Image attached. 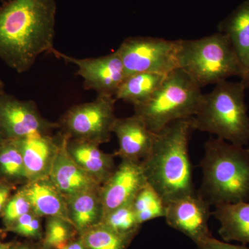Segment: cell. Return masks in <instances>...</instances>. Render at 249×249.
Masks as SVG:
<instances>
[{
  "label": "cell",
  "instance_id": "1",
  "mask_svg": "<svg viewBox=\"0 0 249 249\" xmlns=\"http://www.w3.org/2000/svg\"><path fill=\"white\" fill-rule=\"evenodd\" d=\"M56 0H9L0 6V59L19 73L54 47Z\"/></svg>",
  "mask_w": 249,
  "mask_h": 249
},
{
  "label": "cell",
  "instance_id": "2",
  "mask_svg": "<svg viewBox=\"0 0 249 249\" xmlns=\"http://www.w3.org/2000/svg\"><path fill=\"white\" fill-rule=\"evenodd\" d=\"M191 119L172 123L156 134L151 152L142 161L147 183L165 205L196 192L189 156Z\"/></svg>",
  "mask_w": 249,
  "mask_h": 249
},
{
  "label": "cell",
  "instance_id": "3",
  "mask_svg": "<svg viewBox=\"0 0 249 249\" xmlns=\"http://www.w3.org/2000/svg\"><path fill=\"white\" fill-rule=\"evenodd\" d=\"M199 192L211 206L249 201V150L218 138L204 145Z\"/></svg>",
  "mask_w": 249,
  "mask_h": 249
},
{
  "label": "cell",
  "instance_id": "4",
  "mask_svg": "<svg viewBox=\"0 0 249 249\" xmlns=\"http://www.w3.org/2000/svg\"><path fill=\"white\" fill-rule=\"evenodd\" d=\"M242 82L224 80L203 94L199 109L191 118L194 130L214 134L236 145L249 143V116Z\"/></svg>",
  "mask_w": 249,
  "mask_h": 249
},
{
  "label": "cell",
  "instance_id": "5",
  "mask_svg": "<svg viewBox=\"0 0 249 249\" xmlns=\"http://www.w3.org/2000/svg\"><path fill=\"white\" fill-rule=\"evenodd\" d=\"M201 88L181 69L165 76L162 84L146 102L134 106V114L142 119L154 133L168 124L193 117L200 106Z\"/></svg>",
  "mask_w": 249,
  "mask_h": 249
},
{
  "label": "cell",
  "instance_id": "6",
  "mask_svg": "<svg viewBox=\"0 0 249 249\" xmlns=\"http://www.w3.org/2000/svg\"><path fill=\"white\" fill-rule=\"evenodd\" d=\"M179 69L200 88L241 76L240 64L227 35L218 31L196 40H182Z\"/></svg>",
  "mask_w": 249,
  "mask_h": 249
},
{
  "label": "cell",
  "instance_id": "7",
  "mask_svg": "<svg viewBox=\"0 0 249 249\" xmlns=\"http://www.w3.org/2000/svg\"><path fill=\"white\" fill-rule=\"evenodd\" d=\"M114 96L97 95L91 102L70 107L58 121L59 128L69 138L101 145L110 141L115 124Z\"/></svg>",
  "mask_w": 249,
  "mask_h": 249
},
{
  "label": "cell",
  "instance_id": "8",
  "mask_svg": "<svg viewBox=\"0 0 249 249\" xmlns=\"http://www.w3.org/2000/svg\"><path fill=\"white\" fill-rule=\"evenodd\" d=\"M181 43V39L129 37L123 41L116 52L124 64L126 76L137 73L168 74L179 69Z\"/></svg>",
  "mask_w": 249,
  "mask_h": 249
},
{
  "label": "cell",
  "instance_id": "9",
  "mask_svg": "<svg viewBox=\"0 0 249 249\" xmlns=\"http://www.w3.org/2000/svg\"><path fill=\"white\" fill-rule=\"evenodd\" d=\"M52 54L67 63L76 65V74L83 78L85 89L93 90L97 95L114 97L126 77L124 64L116 51L103 56L89 58H74L55 49Z\"/></svg>",
  "mask_w": 249,
  "mask_h": 249
},
{
  "label": "cell",
  "instance_id": "10",
  "mask_svg": "<svg viewBox=\"0 0 249 249\" xmlns=\"http://www.w3.org/2000/svg\"><path fill=\"white\" fill-rule=\"evenodd\" d=\"M58 123L45 119L32 101H22L14 95L0 92V130L6 139L23 138L34 133L51 134Z\"/></svg>",
  "mask_w": 249,
  "mask_h": 249
},
{
  "label": "cell",
  "instance_id": "11",
  "mask_svg": "<svg viewBox=\"0 0 249 249\" xmlns=\"http://www.w3.org/2000/svg\"><path fill=\"white\" fill-rule=\"evenodd\" d=\"M211 205L199 191L181 196L166 205L165 218L175 228L199 244L210 235L208 222Z\"/></svg>",
  "mask_w": 249,
  "mask_h": 249
},
{
  "label": "cell",
  "instance_id": "12",
  "mask_svg": "<svg viewBox=\"0 0 249 249\" xmlns=\"http://www.w3.org/2000/svg\"><path fill=\"white\" fill-rule=\"evenodd\" d=\"M147 183L142 162L121 160L114 173L100 188L103 217L114 210L132 203Z\"/></svg>",
  "mask_w": 249,
  "mask_h": 249
},
{
  "label": "cell",
  "instance_id": "13",
  "mask_svg": "<svg viewBox=\"0 0 249 249\" xmlns=\"http://www.w3.org/2000/svg\"><path fill=\"white\" fill-rule=\"evenodd\" d=\"M64 134L34 133L16 140L22 152L29 181L48 178L61 147Z\"/></svg>",
  "mask_w": 249,
  "mask_h": 249
},
{
  "label": "cell",
  "instance_id": "14",
  "mask_svg": "<svg viewBox=\"0 0 249 249\" xmlns=\"http://www.w3.org/2000/svg\"><path fill=\"white\" fill-rule=\"evenodd\" d=\"M113 133L117 137L119 148L114 154L121 160L142 162L149 155L153 147L156 133L147 127L137 114L117 118Z\"/></svg>",
  "mask_w": 249,
  "mask_h": 249
},
{
  "label": "cell",
  "instance_id": "15",
  "mask_svg": "<svg viewBox=\"0 0 249 249\" xmlns=\"http://www.w3.org/2000/svg\"><path fill=\"white\" fill-rule=\"evenodd\" d=\"M65 139L66 135L64 134L61 147L49 178L65 198L83 192L98 191L101 185L80 168L67 154Z\"/></svg>",
  "mask_w": 249,
  "mask_h": 249
},
{
  "label": "cell",
  "instance_id": "16",
  "mask_svg": "<svg viewBox=\"0 0 249 249\" xmlns=\"http://www.w3.org/2000/svg\"><path fill=\"white\" fill-rule=\"evenodd\" d=\"M229 37L240 64V81L249 89V0H245L218 24Z\"/></svg>",
  "mask_w": 249,
  "mask_h": 249
},
{
  "label": "cell",
  "instance_id": "17",
  "mask_svg": "<svg viewBox=\"0 0 249 249\" xmlns=\"http://www.w3.org/2000/svg\"><path fill=\"white\" fill-rule=\"evenodd\" d=\"M65 147L71 160L101 186L116 169L114 155L103 152L98 144L70 139L66 135Z\"/></svg>",
  "mask_w": 249,
  "mask_h": 249
},
{
  "label": "cell",
  "instance_id": "18",
  "mask_svg": "<svg viewBox=\"0 0 249 249\" xmlns=\"http://www.w3.org/2000/svg\"><path fill=\"white\" fill-rule=\"evenodd\" d=\"M20 188L30 201L33 212L36 214L41 217H60L71 223L68 215L66 199L50 178L30 181Z\"/></svg>",
  "mask_w": 249,
  "mask_h": 249
},
{
  "label": "cell",
  "instance_id": "19",
  "mask_svg": "<svg viewBox=\"0 0 249 249\" xmlns=\"http://www.w3.org/2000/svg\"><path fill=\"white\" fill-rule=\"evenodd\" d=\"M213 215L220 223L219 232L224 240L249 244V201L214 206Z\"/></svg>",
  "mask_w": 249,
  "mask_h": 249
},
{
  "label": "cell",
  "instance_id": "20",
  "mask_svg": "<svg viewBox=\"0 0 249 249\" xmlns=\"http://www.w3.org/2000/svg\"><path fill=\"white\" fill-rule=\"evenodd\" d=\"M99 191L83 192L65 198L69 217L80 235L102 222L104 214Z\"/></svg>",
  "mask_w": 249,
  "mask_h": 249
},
{
  "label": "cell",
  "instance_id": "21",
  "mask_svg": "<svg viewBox=\"0 0 249 249\" xmlns=\"http://www.w3.org/2000/svg\"><path fill=\"white\" fill-rule=\"evenodd\" d=\"M167 74L137 73L124 78L114 98L137 106L146 102L158 89Z\"/></svg>",
  "mask_w": 249,
  "mask_h": 249
},
{
  "label": "cell",
  "instance_id": "22",
  "mask_svg": "<svg viewBox=\"0 0 249 249\" xmlns=\"http://www.w3.org/2000/svg\"><path fill=\"white\" fill-rule=\"evenodd\" d=\"M0 181L16 188L29 182L22 152L16 140L6 139L0 144Z\"/></svg>",
  "mask_w": 249,
  "mask_h": 249
},
{
  "label": "cell",
  "instance_id": "23",
  "mask_svg": "<svg viewBox=\"0 0 249 249\" xmlns=\"http://www.w3.org/2000/svg\"><path fill=\"white\" fill-rule=\"evenodd\" d=\"M132 204L141 225L152 219L165 217L166 205L160 195L148 183L137 193Z\"/></svg>",
  "mask_w": 249,
  "mask_h": 249
},
{
  "label": "cell",
  "instance_id": "24",
  "mask_svg": "<svg viewBox=\"0 0 249 249\" xmlns=\"http://www.w3.org/2000/svg\"><path fill=\"white\" fill-rule=\"evenodd\" d=\"M132 237L118 233L100 223L80 234L88 249H125Z\"/></svg>",
  "mask_w": 249,
  "mask_h": 249
},
{
  "label": "cell",
  "instance_id": "25",
  "mask_svg": "<svg viewBox=\"0 0 249 249\" xmlns=\"http://www.w3.org/2000/svg\"><path fill=\"white\" fill-rule=\"evenodd\" d=\"M76 229L71 223L58 217H47L41 249H60L71 242Z\"/></svg>",
  "mask_w": 249,
  "mask_h": 249
},
{
  "label": "cell",
  "instance_id": "26",
  "mask_svg": "<svg viewBox=\"0 0 249 249\" xmlns=\"http://www.w3.org/2000/svg\"><path fill=\"white\" fill-rule=\"evenodd\" d=\"M101 223L114 231L129 237H132L141 226L132 203L109 213Z\"/></svg>",
  "mask_w": 249,
  "mask_h": 249
},
{
  "label": "cell",
  "instance_id": "27",
  "mask_svg": "<svg viewBox=\"0 0 249 249\" xmlns=\"http://www.w3.org/2000/svg\"><path fill=\"white\" fill-rule=\"evenodd\" d=\"M31 211L30 201L19 187L10 198L1 215L4 229L11 227L19 217Z\"/></svg>",
  "mask_w": 249,
  "mask_h": 249
},
{
  "label": "cell",
  "instance_id": "28",
  "mask_svg": "<svg viewBox=\"0 0 249 249\" xmlns=\"http://www.w3.org/2000/svg\"><path fill=\"white\" fill-rule=\"evenodd\" d=\"M41 218L31 211L19 217L11 227L3 229L1 232H14L27 238H40L42 237Z\"/></svg>",
  "mask_w": 249,
  "mask_h": 249
},
{
  "label": "cell",
  "instance_id": "29",
  "mask_svg": "<svg viewBox=\"0 0 249 249\" xmlns=\"http://www.w3.org/2000/svg\"><path fill=\"white\" fill-rule=\"evenodd\" d=\"M198 245L200 249H249L245 246L231 245L227 242L216 240L212 237H208Z\"/></svg>",
  "mask_w": 249,
  "mask_h": 249
},
{
  "label": "cell",
  "instance_id": "30",
  "mask_svg": "<svg viewBox=\"0 0 249 249\" xmlns=\"http://www.w3.org/2000/svg\"><path fill=\"white\" fill-rule=\"evenodd\" d=\"M18 188L9 183L0 181V217L2 215L6 205Z\"/></svg>",
  "mask_w": 249,
  "mask_h": 249
},
{
  "label": "cell",
  "instance_id": "31",
  "mask_svg": "<svg viewBox=\"0 0 249 249\" xmlns=\"http://www.w3.org/2000/svg\"><path fill=\"white\" fill-rule=\"evenodd\" d=\"M60 249H88L80 238L77 240H71Z\"/></svg>",
  "mask_w": 249,
  "mask_h": 249
},
{
  "label": "cell",
  "instance_id": "32",
  "mask_svg": "<svg viewBox=\"0 0 249 249\" xmlns=\"http://www.w3.org/2000/svg\"><path fill=\"white\" fill-rule=\"evenodd\" d=\"M9 249H36L31 244L27 242H14Z\"/></svg>",
  "mask_w": 249,
  "mask_h": 249
},
{
  "label": "cell",
  "instance_id": "33",
  "mask_svg": "<svg viewBox=\"0 0 249 249\" xmlns=\"http://www.w3.org/2000/svg\"><path fill=\"white\" fill-rule=\"evenodd\" d=\"M14 242H3L0 241V249H9L11 246L14 245Z\"/></svg>",
  "mask_w": 249,
  "mask_h": 249
},
{
  "label": "cell",
  "instance_id": "34",
  "mask_svg": "<svg viewBox=\"0 0 249 249\" xmlns=\"http://www.w3.org/2000/svg\"><path fill=\"white\" fill-rule=\"evenodd\" d=\"M5 85L4 82L2 81L1 79H0V92L1 91H5Z\"/></svg>",
  "mask_w": 249,
  "mask_h": 249
},
{
  "label": "cell",
  "instance_id": "35",
  "mask_svg": "<svg viewBox=\"0 0 249 249\" xmlns=\"http://www.w3.org/2000/svg\"><path fill=\"white\" fill-rule=\"evenodd\" d=\"M6 139V137H4V134H3L1 131L0 130V144H1V142H4Z\"/></svg>",
  "mask_w": 249,
  "mask_h": 249
},
{
  "label": "cell",
  "instance_id": "36",
  "mask_svg": "<svg viewBox=\"0 0 249 249\" xmlns=\"http://www.w3.org/2000/svg\"><path fill=\"white\" fill-rule=\"evenodd\" d=\"M0 1H1V2H4V0H0Z\"/></svg>",
  "mask_w": 249,
  "mask_h": 249
},
{
  "label": "cell",
  "instance_id": "37",
  "mask_svg": "<svg viewBox=\"0 0 249 249\" xmlns=\"http://www.w3.org/2000/svg\"><path fill=\"white\" fill-rule=\"evenodd\" d=\"M248 149H249V147H248Z\"/></svg>",
  "mask_w": 249,
  "mask_h": 249
}]
</instances>
